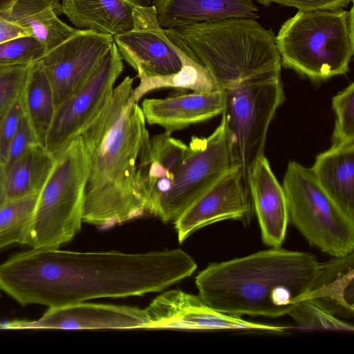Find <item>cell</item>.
Wrapping results in <instances>:
<instances>
[{"label": "cell", "mask_w": 354, "mask_h": 354, "mask_svg": "<svg viewBox=\"0 0 354 354\" xmlns=\"http://www.w3.org/2000/svg\"><path fill=\"white\" fill-rule=\"evenodd\" d=\"M145 310L149 318L146 329L235 330L276 333L289 329L287 326L249 322L239 316L221 312L206 304L199 295L180 290L160 294Z\"/></svg>", "instance_id": "cell-11"}, {"label": "cell", "mask_w": 354, "mask_h": 354, "mask_svg": "<svg viewBox=\"0 0 354 354\" xmlns=\"http://www.w3.org/2000/svg\"><path fill=\"white\" fill-rule=\"evenodd\" d=\"M21 100L37 142L45 147L56 106L51 84L39 62L29 66Z\"/></svg>", "instance_id": "cell-23"}, {"label": "cell", "mask_w": 354, "mask_h": 354, "mask_svg": "<svg viewBox=\"0 0 354 354\" xmlns=\"http://www.w3.org/2000/svg\"><path fill=\"white\" fill-rule=\"evenodd\" d=\"M24 115L20 97L0 119V163L4 166L10 144Z\"/></svg>", "instance_id": "cell-31"}, {"label": "cell", "mask_w": 354, "mask_h": 354, "mask_svg": "<svg viewBox=\"0 0 354 354\" xmlns=\"http://www.w3.org/2000/svg\"><path fill=\"white\" fill-rule=\"evenodd\" d=\"M133 82L127 76L113 88L104 106L80 135L89 160L82 221L100 229L146 214L136 178L138 161L149 134L141 107L130 100Z\"/></svg>", "instance_id": "cell-1"}, {"label": "cell", "mask_w": 354, "mask_h": 354, "mask_svg": "<svg viewBox=\"0 0 354 354\" xmlns=\"http://www.w3.org/2000/svg\"><path fill=\"white\" fill-rule=\"evenodd\" d=\"M315 256L279 248L211 263L195 279L198 295L221 312L277 317L288 314L313 287Z\"/></svg>", "instance_id": "cell-2"}, {"label": "cell", "mask_w": 354, "mask_h": 354, "mask_svg": "<svg viewBox=\"0 0 354 354\" xmlns=\"http://www.w3.org/2000/svg\"><path fill=\"white\" fill-rule=\"evenodd\" d=\"M46 53L45 47L34 37H16L0 44V68L29 66Z\"/></svg>", "instance_id": "cell-28"}, {"label": "cell", "mask_w": 354, "mask_h": 354, "mask_svg": "<svg viewBox=\"0 0 354 354\" xmlns=\"http://www.w3.org/2000/svg\"><path fill=\"white\" fill-rule=\"evenodd\" d=\"M354 252L322 263L319 274L303 300H311L335 315L354 312ZM302 300V301H303Z\"/></svg>", "instance_id": "cell-21"}, {"label": "cell", "mask_w": 354, "mask_h": 354, "mask_svg": "<svg viewBox=\"0 0 354 354\" xmlns=\"http://www.w3.org/2000/svg\"><path fill=\"white\" fill-rule=\"evenodd\" d=\"M29 66L0 68V119L20 97Z\"/></svg>", "instance_id": "cell-30"}, {"label": "cell", "mask_w": 354, "mask_h": 354, "mask_svg": "<svg viewBox=\"0 0 354 354\" xmlns=\"http://www.w3.org/2000/svg\"><path fill=\"white\" fill-rule=\"evenodd\" d=\"M88 170V156L79 136L55 156L21 244L31 248L57 249L75 237L83 222Z\"/></svg>", "instance_id": "cell-5"}, {"label": "cell", "mask_w": 354, "mask_h": 354, "mask_svg": "<svg viewBox=\"0 0 354 354\" xmlns=\"http://www.w3.org/2000/svg\"><path fill=\"white\" fill-rule=\"evenodd\" d=\"M299 329L304 330L348 331L353 326L344 322L322 306L311 300L298 302L288 314Z\"/></svg>", "instance_id": "cell-27"}, {"label": "cell", "mask_w": 354, "mask_h": 354, "mask_svg": "<svg viewBox=\"0 0 354 354\" xmlns=\"http://www.w3.org/2000/svg\"><path fill=\"white\" fill-rule=\"evenodd\" d=\"M249 189L236 167L217 181L174 223L180 243L196 230L224 220L246 219L251 211Z\"/></svg>", "instance_id": "cell-14"}, {"label": "cell", "mask_w": 354, "mask_h": 354, "mask_svg": "<svg viewBox=\"0 0 354 354\" xmlns=\"http://www.w3.org/2000/svg\"><path fill=\"white\" fill-rule=\"evenodd\" d=\"M122 70V58L113 42L82 86L56 108L45 146L50 153L55 157L81 135L110 98Z\"/></svg>", "instance_id": "cell-10"}, {"label": "cell", "mask_w": 354, "mask_h": 354, "mask_svg": "<svg viewBox=\"0 0 354 354\" xmlns=\"http://www.w3.org/2000/svg\"><path fill=\"white\" fill-rule=\"evenodd\" d=\"M353 6L299 10L275 37L281 64L313 81L345 74L354 53Z\"/></svg>", "instance_id": "cell-4"}, {"label": "cell", "mask_w": 354, "mask_h": 354, "mask_svg": "<svg viewBox=\"0 0 354 354\" xmlns=\"http://www.w3.org/2000/svg\"><path fill=\"white\" fill-rule=\"evenodd\" d=\"M225 104V93L218 89L145 99L141 109L148 124L158 125L171 133L222 114Z\"/></svg>", "instance_id": "cell-16"}, {"label": "cell", "mask_w": 354, "mask_h": 354, "mask_svg": "<svg viewBox=\"0 0 354 354\" xmlns=\"http://www.w3.org/2000/svg\"><path fill=\"white\" fill-rule=\"evenodd\" d=\"M8 13L15 23L45 47L46 53L80 30L59 18L62 8L57 0H15Z\"/></svg>", "instance_id": "cell-22"}, {"label": "cell", "mask_w": 354, "mask_h": 354, "mask_svg": "<svg viewBox=\"0 0 354 354\" xmlns=\"http://www.w3.org/2000/svg\"><path fill=\"white\" fill-rule=\"evenodd\" d=\"M0 298H1V293H0Z\"/></svg>", "instance_id": "cell-37"}, {"label": "cell", "mask_w": 354, "mask_h": 354, "mask_svg": "<svg viewBox=\"0 0 354 354\" xmlns=\"http://www.w3.org/2000/svg\"><path fill=\"white\" fill-rule=\"evenodd\" d=\"M239 167L234 160L223 118L207 137L193 136L171 189L160 199L154 216L174 222L223 176Z\"/></svg>", "instance_id": "cell-8"}, {"label": "cell", "mask_w": 354, "mask_h": 354, "mask_svg": "<svg viewBox=\"0 0 354 354\" xmlns=\"http://www.w3.org/2000/svg\"><path fill=\"white\" fill-rule=\"evenodd\" d=\"M113 42L111 35L80 30L38 61L51 84L56 108L82 86Z\"/></svg>", "instance_id": "cell-12"}, {"label": "cell", "mask_w": 354, "mask_h": 354, "mask_svg": "<svg viewBox=\"0 0 354 354\" xmlns=\"http://www.w3.org/2000/svg\"><path fill=\"white\" fill-rule=\"evenodd\" d=\"M164 88L188 89L194 92H211L218 89L209 71L196 59L173 75L140 81L138 86L133 88L130 100L138 102L147 93Z\"/></svg>", "instance_id": "cell-25"}, {"label": "cell", "mask_w": 354, "mask_h": 354, "mask_svg": "<svg viewBox=\"0 0 354 354\" xmlns=\"http://www.w3.org/2000/svg\"><path fill=\"white\" fill-rule=\"evenodd\" d=\"M222 90L225 95L222 118L248 188L250 172L264 156L268 128L285 99L281 75L257 77Z\"/></svg>", "instance_id": "cell-6"}, {"label": "cell", "mask_w": 354, "mask_h": 354, "mask_svg": "<svg viewBox=\"0 0 354 354\" xmlns=\"http://www.w3.org/2000/svg\"><path fill=\"white\" fill-rule=\"evenodd\" d=\"M8 8L0 11V44L16 37L29 35L25 29L10 18Z\"/></svg>", "instance_id": "cell-34"}, {"label": "cell", "mask_w": 354, "mask_h": 354, "mask_svg": "<svg viewBox=\"0 0 354 354\" xmlns=\"http://www.w3.org/2000/svg\"><path fill=\"white\" fill-rule=\"evenodd\" d=\"M187 147L167 132L149 137L144 145L136 180L146 214L153 216L160 199L171 189Z\"/></svg>", "instance_id": "cell-15"}, {"label": "cell", "mask_w": 354, "mask_h": 354, "mask_svg": "<svg viewBox=\"0 0 354 354\" xmlns=\"http://www.w3.org/2000/svg\"><path fill=\"white\" fill-rule=\"evenodd\" d=\"M268 6L276 3L283 6L293 7L299 10L339 9L346 7L353 0H256Z\"/></svg>", "instance_id": "cell-33"}, {"label": "cell", "mask_w": 354, "mask_h": 354, "mask_svg": "<svg viewBox=\"0 0 354 354\" xmlns=\"http://www.w3.org/2000/svg\"><path fill=\"white\" fill-rule=\"evenodd\" d=\"M289 222L308 243L332 257L354 251V221L329 198L310 168L290 161L283 177Z\"/></svg>", "instance_id": "cell-7"}, {"label": "cell", "mask_w": 354, "mask_h": 354, "mask_svg": "<svg viewBox=\"0 0 354 354\" xmlns=\"http://www.w3.org/2000/svg\"><path fill=\"white\" fill-rule=\"evenodd\" d=\"M310 169L329 198L354 221V142L331 145L317 156Z\"/></svg>", "instance_id": "cell-19"}, {"label": "cell", "mask_w": 354, "mask_h": 354, "mask_svg": "<svg viewBox=\"0 0 354 354\" xmlns=\"http://www.w3.org/2000/svg\"><path fill=\"white\" fill-rule=\"evenodd\" d=\"M15 0H0V11L8 8Z\"/></svg>", "instance_id": "cell-36"}, {"label": "cell", "mask_w": 354, "mask_h": 354, "mask_svg": "<svg viewBox=\"0 0 354 354\" xmlns=\"http://www.w3.org/2000/svg\"><path fill=\"white\" fill-rule=\"evenodd\" d=\"M57 1H59V0H57Z\"/></svg>", "instance_id": "cell-38"}, {"label": "cell", "mask_w": 354, "mask_h": 354, "mask_svg": "<svg viewBox=\"0 0 354 354\" xmlns=\"http://www.w3.org/2000/svg\"><path fill=\"white\" fill-rule=\"evenodd\" d=\"M113 38L140 81L173 75L198 59L171 29L160 25L152 5L136 6L133 28Z\"/></svg>", "instance_id": "cell-9"}, {"label": "cell", "mask_w": 354, "mask_h": 354, "mask_svg": "<svg viewBox=\"0 0 354 354\" xmlns=\"http://www.w3.org/2000/svg\"><path fill=\"white\" fill-rule=\"evenodd\" d=\"M38 194L8 200L0 206V250L13 243L21 244L32 218Z\"/></svg>", "instance_id": "cell-26"}, {"label": "cell", "mask_w": 354, "mask_h": 354, "mask_svg": "<svg viewBox=\"0 0 354 354\" xmlns=\"http://www.w3.org/2000/svg\"><path fill=\"white\" fill-rule=\"evenodd\" d=\"M55 157L35 144L5 173L7 201L38 194L53 169Z\"/></svg>", "instance_id": "cell-24"}, {"label": "cell", "mask_w": 354, "mask_h": 354, "mask_svg": "<svg viewBox=\"0 0 354 354\" xmlns=\"http://www.w3.org/2000/svg\"><path fill=\"white\" fill-rule=\"evenodd\" d=\"M5 172L3 165L0 163V206L7 201L5 191Z\"/></svg>", "instance_id": "cell-35"}, {"label": "cell", "mask_w": 354, "mask_h": 354, "mask_svg": "<svg viewBox=\"0 0 354 354\" xmlns=\"http://www.w3.org/2000/svg\"><path fill=\"white\" fill-rule=\"evenodd\" d=\"M335 121L331 145L354 142V83L332 99Z\"/></svg>", "instance_id": "cell-29"}, {"label": "cell", "mask_w": 354, "mask_h": 354, "mask_svg": "<svg viewBox=\"0 0 354 354\" xmlns=\"http://www.w3.org/2000/svg\"><path fill=\"white\" fill-rule=\"evenodd\" d=\"M171 30L209 71L218 89L281 75L275 37L254 19H228Z\"/></svg>", "instance_id": "cell-3"}, {"label": "cell", "mask_w": 354, "mask_h": 354, "mask_svg": "<svg viewBox=\"0 0 354 354\" xmlns=\"http://www.w3.org/2000/svg\"><path fill=\"white\" fill-rule=\"evenodd\" d=\"M248 184L263 243L270 248L281 247L289 223L287 202L282 185L265 156L252 167Z\"/></svg>", "instance_id": "cell-17"}, {"label": "cell", "mask_w": 354, "mask_h": 354, "mask_svg": "<svg viewBox=\"0 0 354 354\" xmlns=\"http://www.w3.org/2000/svg\"><path fill=\"white\" fill-rule=\"evenodd\" d=\"M152 6L160 25L167 29L258 16L252 0H153Z\"/></svg>", "instance_id": "cell-18"}, {"label": "cell", "mask_w": 354, "mask_h": 354, "mask_svg": "<svg viewBox=\"0 0 354 354\" xmlns=\"http://www.w3.org/2000/svg\"><path fill=\"white\" fill-rule=\"evenodd\" d=\"M37 143L35 136L26 118L24 115L10 144L6 160L3 166L4 172L6 173L30 147Z\"/></svg>", "instance_id": "cell-32"}, {"label": "cell", "mask_w": 354, "mask_h": 354, "mask_svg": "<svg viewBox=\"0 0 354 354\" xmlns=\"http://www.w3.org/2000/svg\"><path fill=\"white\" fill-rule=\"evenodd\" d=\"M148 324L145 308L83 301L49 308L36 320L0 322V329H146Z\"/></svg>", "instance_id": "cell-13"}, {"label": "cell", "mask_w": 354, "mask_h": 354, "mask_svg": "<svg viewBox=\"0 0 354 354\" xmlns=\"http://www.w3.org/2000/svg\"><path fill=\"white\" fill-rule=\"evenodd\" d=\"M62 14L80 30L115 36L133 27V10L145 0H62Z\"/></svg>", "instance_id": "cell-20"}]
</instances>
